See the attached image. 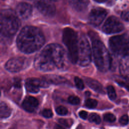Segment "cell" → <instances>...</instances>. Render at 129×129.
<instances>
[{"label":"cell","instance_id":"cell-3","mask_svg":"<svg viewBox=\"0 0 129 129\" xmlns=\"http://www.w3.org/2000/svg\"><path fill=\"white\" fill-rule=\"evenodd\" d=\"M93 56L95 64L101 72L107 71L111 66L109 53L102 41L94 39L92 41Z\"/></svg>","mask_w":129,"mask_h":129},{"label":"cell","instance_id":"cell-22","mask_svg":"<svg viewBox=\"0 0 129 129\" xmlns=\"http://www.w3.org/2000/svg\"><path fill=\"white\" fill-rule=\"evenodd\" d=\"M89 120L90 122H94L96 124H99L101 121L100 116L95 113H92L89 115Z\"/></svg>","mask_w":129,"mask_h":129},{"label":"cell","instance_id":"cell-15","mask_svg":"<svg viewBox=\"0 0 129 129\" xmlns=\"http://www.w3.org/2000/svg\"><path fill=\"white\" fill-rule=\"evenodd\" d=\"M69 2L72 7L78 12L84 11L89 3V0H69Z\"/></svg>","mask_w":129,"mask_h":129},{"label":"cell","instance_id":"cell-4","mask_svg":"<svg viewBox=\"0 0 129 129\" xmlns=\"http://www.w3.org/2000/svg\"><path fill=\"white\" fill-rule=\"evenodd\" d=\"M20 23L16 13L11 10H2L1 13V33L6 37L14 36Z\"/></svg>","mask_w":129,"mask_h":129},{"label":"cell","instance_id":"cell-14","mask_svg":"<svg viewBox=\"0 0 129 129\" xmlns=\"http://www.w3.org/2000/svg\"><path fill=\"white\" fill-rule=\"evenodd\" d=\"M39 102L36 98L33 96H28L25 98L22 102V106L24 110L32 112L38 106Z\"/></svg>","mask_w":129,"mask_h":129},{"label":"cell","instance_id":"cell-27","mask_svg":"<svg viewBox=\"0 0 129 129\" xmlns=\"http://www.w3.org/2000/svg\"><path fill=\"white\" fill-rule=\"evenodd\" d=\"M56 113L60 115H65L68 113V109L64 106H60L56 109Z\"/></svg>","mask_w":129,"mask_h":129},{"label":"cell","instance_id":"cell-34","mask_svg":"<svg viewBox=\"0 0 129 129\" xmlns=\"http://www.w3.org/2000/svg\"><path fill=\"white\" fill-rule=\"evenodd\" d=\"M94 1L98 3H103V2H105V1H106L107 0H94Z\"/></svg>","mask_w":129,"mask_h":129},{"label":"cell","instance_id":"cell-7","mask_svg":"<svg viewBox=\"0 0 129 129\" xmlns=\"http://www.w3.org/2000/svg\"><path fill=\"white\" fill-rule=\"evenodd\" d=\"M91 60V50L87 38L84 35L79 36L78 62L80 66H87Z\"/></svg>","mask_w":129,"mask_h":129},{"label":"cell","instance_id":"cell-12","mask_svg":"<svg viewBox=\"0 0 129 129\" xmlns=\"http://www.w3.org/2000/svg\"><path fill=\"white\" fill-rule=\"evenodd\" d=\"M49 84L44 79L40 80L37 78H31L27 79L25 83L26 90L33 93H37L39 91L40 87H47Z\"/></svg>","mask_w":129,"mask_h":129},{"label":"cell","instance_id":"cell-28","mask_svg":"<svg viewBox=\"0 0 129 129\" xmlns=\"http://www.w3.org/2000/svg\"><path fill=\"white\" fill-rule=\"evenodd\" d=\"M58 122L61 124H62L68 127L71 126L73 123V120L68 119H64V118H60L58 119Z\"/></svg>","mask_w":129,"mask_h":129},{"label":"cell","instance_id":"cell-19","mask_svg":"<svg viewBox=\"0 0 129 129\" xmlns=\"http://www.w3.org/2000/svg\"><path fill=\"white\" fill-rule=\"evenodd\" d=\"M114 80L119 85L129 90V77L122 76H116L114 78Z\"/></svg>","mask_w":129,"mask_h":129},{"label":"cell","instance_id":"cell-11","mask_svg":"<svg viewBox=\"0 0 129 129\" xmlns=\"http://www.w3.org/2000/svg\"><path fill=\"white\" fill-rule=\"evenodd\" d=\"M35 6L38 10L44 16L53 17L55 13V7L50 0H37Z\"/></svg>","mask_w":129,"mask_h":129},{"label":"cell","instance_id":"cell-16","mask_svg":"<svg viewBox=\"0 0 129 129\" xmlns=\"http://www.w3.org/2000/svg\"><path fill=\"white\" fill-rule=\"evenodd\" d=\"M85 82L87 85L95 92L101 94H104L105 93L103 86L98 81L94 79L87 78L85 79Z\"/></svg>","mask_w":129,"mask_h":129},{"label":"cell","instance_id":"cell-35","mask_svg":"<svg viewBox=\"0 0 129 129\" xmlns=\"http://www.w3.org/2000/svg\"><path fill=\"white\" fill-rule=\"evenodd\" d=\"M85 94H86V95H87V96H89V95H90V93L89 92H88V91L86 92Z\"/></svg>","mask_w":129,"mask_h":129},{"label":"cell","instance_id":"cell-25","mask_svg":"<svg viewBox=\"0 0 129 129\" xmlns=\"http://www.w3.org/2000/svg\"><path fill=\"white\" fill-rule=\"evenodd\" d=\"M68 101L71 104L78 105L80 102V99L78 96L72 95L68 98Z\"/></svg>","mask_w":129,"mask_h":129},{"label":"cell","instance_id":"cell-24","mask_svg":"<svg viewBox=\"0 0 129 129\" xmlns=\"http://www.w3.org/2000/svg\"><path fill=\"white\" fill-rule=\"evenodd\" d=\"M103 119L105 121L113 122L116 120V117L114 114L111 113H107L104 115Z\"/></svg>","mask_w":129,"mask_h":129},{"label":"cell","instance_id":"cell-8","mask_svg":"<svg viewBox=\"0 0 129 129\" xmlns=\"http://www.w3.org/2000/svg\"><path fill=\"white\" fill-rule=\"evenodd\" d=\"M124 29L123 24L115 16L109 17L104 23L103 27V31L108 34L117 33L121 32Z\"/></svg>","mask_w":129,"mask_h":129},{"label":"cell","instance_id":"cell-2","mask_svg":"<svg viewBox=\"0 0 129 129\" xmlns=\"http://www.w3.org/2000/svg\"><path fill=\"white\" fill-rule=\"evenodd\" d=\"M45 38L42 31L34 26H26L20 32L17 39L19 49L26 53L39 50L44 44Z\"/></svg>","mask_w":129,"mask_h":129},{"label":"cell","instance_id":"cell-18","mask_svg":"<svg viewBox=\"0 0 129 129\" xmlns=\"http://www.w3.org/2000/svg\"><path fill=\"white\" fill-rule=\"evenodd\" d=\"M12 110L4 102L2 101L0 104V116L1 118H7L11 114Z\"/></svg>","mask_w":129,"mask_h":129},{"label":"cell","instance_id":"cell-17","mask_svg":"<svg viewBox=\"0 0 129 129\" xmlns=\"http://www.w3.org/2000/svg\"><path fill=\"white\" fill-rule=\"evenodd\" d=\"M43 79L48 84L50 83L55 85L64 83L67 81L64 78L57 75H46L43 77Z\"/></svg>","mask_w":129,"mask_h":129},{"label":"cell","instance_id":"cell-23","mask_svg":"<svg viewBox=\"0 0 129 129\" xmlns=\"http://www.w3.org/2000/svg\"><path fill=\"white\" fill-rule=\"evenodd\" d=\"M97 101L95 99L89 98L85 101V105L87 108L93 109L95 108L97 105Z\"/></svg>","mask_w":129,"mask_h":129},{"label":"cell","instance_id":"cell-1","mask_svg":"<svg viewBox=\"0 0 129 129\" xmlns=\"http://www.w3.org/2000/svg\"><path fill=\"white\" fill-rule=\"evenodd\" d=\"M68 64L67 54L64 48L58 44H50L35 58V68L40 71L48 72L55 69H64Z\"/></svg>","mask_w":129,"mask_h":129},{"label":"cell","instance_id":"cell-20","mask_svg":"<svg viewBox=\"0 0 129 129\" xmlns=\"http://www.w3.org/2000/svg\"><path fill=\"white\" fill-rule=\"evenodd\" d=\"M120 71L122 76L127 77L129 76V58L121 63Z\"/></svg>","mask_w":129,"mask_h":129},{"label":"cell","instance_id":"cell-10","mask_svg":"<svg viewBox=\"0 0 129 129\" xmlns=\"http://www.w3.org/2000/svg\"><path fill=\"white\" fill-rule=\"evenodd\" d=\"M107 14V11L102 8H95L91 10L88 17L89 23L95 27L99 26Z\"/></svg>","mask_w":129,"mask_h":129},{"label":"cell","instance_id":"cell-33","mask_svg":"<svg viewBox=\"0 0 129 129\" xmlns=\"http://www.w3.org/2000/svg\"><path fill=\"white\" fill-rule=\"evenodd\" d=\"M54 129H65V128L60 124H56L54 126Z\"/></svg>","mask_w":129,"mask_h":129},{"label":"cell","instance_id":"cell-21","mask_svg":"<svg viewBox=\"0 0 129 129\" xmlns=\"http://www.w3.org/2000/svg\"><path fill=\"white\" fill-rule=\"evenodd\" d=\"M107 92L108 97L110 100H114L116 99V94L115 92V90L112 86L109 85L107 87Z\"/></svg>","mask_w":129,"mask_h":129},{"label":"cell","instance_id":"cell-32","mask_svg":"<svg viewBox=\"0 0 129 129\" xmlns=\"http://www.w3.org/2000/svg\"><path fill=\"white\" fill-rule=\"evenodd\" d=\"M79 115L81 118H82L83 119H86L88 116V113L86 111L82 110L79 112Z\"/></svg>","mask_w":129,"mask_h":129},{"label":"cell","instance_id":"cell-6","mask_svg":"<svg viewBox=\"0 0 129 129\" xmlns=\"http://www.w3.org/2000/svg\"><path fill=\"white\" fill-rule=\"evenodd\" d=\"M109 46L112 52L116 55L129 56V38L125 35L111 37L109 40Z\"/></svg>","mask_w":129,"mask_h":129},{"label":"cell","instance_id":"cell-29","mask_svg":"<svg viewBox=\"0 0 129 129\" xmlns=\"http://www.w3.org/2000/svg\"><path fill=\"white\" fill-rule=\"evenodd\" d=\"M42 115L46 118H50L53 115L52 111L49 109H45L42 112Z\"/></svg>","mask_w":129,"mask_h":129},{"label":"cell","instance_id":"cell-36","mask_svg":"<svg viewBox=\"0 0 129 129\" xmlns=\"http://www.w3.org/2000/svg\"><path fill=\"white\" fill-rule=\"evenodd\" d=\"M51 1H59V0H50Z\"/></svg>","mask_w":129,"mask_h":129},{"label":"cell","instance_id":"cell-31","mask_svg":"<svg viewBox=\"0 0 129 129\" xmlns=\"http://www.w3.org/2000/svg\"><path fill=\"white\" fill-rule=\"evenodd\" d=\"M121 18L126 22H129V11L123 12L121 14Z\"/></svg>","mask_w":129,"mask_h":129},{"label":"cell","instance_id":"cell-30","mask_svg":"<svg viewBox=\"0 0 129 129\" xmlns=\"http://www.w3.org/2000/svg\"><path fill=\"white\" fill-rule=\"evenodd\" d=\"M129 119L127 115H122L119 120V123L122 125H126L128 123Z\"/></svg>","mask_w":129,"mask_h":129},{"label":"cell","instance_id":"cell-5","mask_svg":"<svg viewBox=\"0 0 129 129\" xmlns=\"http://www.w3.org/2000/svg\"><path fill=\"white\" fill-rule=\"evenodd\" d=\"M62 40L67 47L69 57L72 62H78L79 37L77 32L71 28H66L62 33Z\"/></svg>","mask_w":129,"mask_h":129},{"label":"cell","instance_id":"cell-13","mask_svg":"<svg viewBox=\"0 0 129 129\" xmlns=\"http://www.w3.org/2000/svg\"><path fill=\"white\" fill-rule=\"evenodd\" d=\"M32 13V8L31 5L26 3L19 4L16 8V14L18 18L23 20L29 18Z\"/></svg>","mask_w":129,"mask_h":129},{"label":"cell","instance_id":"cell-26","mask_svg":"<svg viewBox=\"0 0 129 129\" xmlns=\"http://www.w3.org/2000/svg\"><path fill=\"white\" fill-rule=\"evenodd\" d=\"M75 83L76 87L80 90H82L84 88V84L83 81L82 79L79 78L78 77H76L75 78Z\"/></svg>","mask_w":129,"mask_h":129},{"label":"cell","instance_id":"cell-9","mask_svg":"<svg viewBox=\"0 0 129 129\" xmlns=\"http://www.w3.org/2000/svg\"><path fill=\"white\" fill-rule=\"evenodd\" d=\"M28 63L26 57H16L9 59L5 64V68L10 72L17 73L25 69L28 66Z\"/></svg>","mask_w":129,"mask_h":129}]
</instances>
